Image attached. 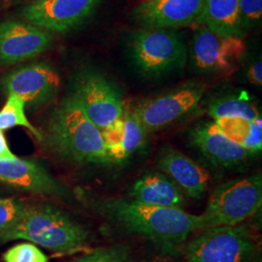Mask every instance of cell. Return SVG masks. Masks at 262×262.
Segmentation results:
<instances>
[{
	"instance_id": "obj_1",
	"label": "cell",
	"mask_w": 262,
	"mask_h": 262,
	"mask_svg": "<svg viewBox=\"0 0 262 262\" xmlns=\"http://www.w3.org/2000/svg\"><path fill=\"white\" fill-rule=\"evenodd\" d=\"M84 201L109 224L127 234L139 236L165 252H174L198 231V215L184 209L150 206L128 198L84 194Z\"/></svg>"
},
{
	"instance_id": "obj_2",
	"label": "cell",
	"mask_w": 262,
	"mask_h": 262,
	"mask_svg": "<svg viewBox=\"0 0 262 262\" xmlns=\"http://www.w3.org/2000/svg\"><path fill=\"white\" fill-rule=\"evenodd\" d=\"M63 161L79 165L109 164L101 130L72 94L58 104L48 122L43 140Z\"/></svg>"
},
{
	"instance_id": "obj_3",
	"label": "cell",
	"mask_w": 262,
	"mask_h": 262,
	"mask_svg": "<svg viewBox=\"0 0 262 262\" xmlns=\"http://www.w3.org/2000/svg\"><path fill=\"white\" fill-rule=\"evenodd\" d=\"M89 239L90 232L84 225L50 204H28L19 221L0 233L1 243L24 240L59 253L79 251Z\"/></svg>"
},
{
	"instance_id": "obj_4",
	"label": "cell",
	"mask_w": 262,
	"mask_h": 262,
	"mask_svg": "<svg viewBox=\"0 0 262 262\" xmlns=\"http://www.w3.org/2000/svg\"><path fill=\"white\" fill-rule=\"evenodd\" d=\"M262 205V175L254 173L219 185L198 215V231L215 226L242 225Z\"/></svg>"
},
{
	"instance_id": "obj_5",
	"label": "cell",
	"mask_w": 262,
	"mask_h": 262,
	"mask_svg": "<svg viewBox=\"0 0 262 262\" xmlns=\"http://www.w3.org/2000/svg\"><path fill=\"white\" fill-rule=\"evenodd\" d=\"M134 67L143 75H167L186 66L187 49L176 31L144 28L134 32L127 45Z\"/></svg>"
},
{
	"instance_id": "obj_6",
	"label": "cell",
	"mask_w": 262,
	"mask_h": 262,
	"mask_svg": "<svg viewBox=\"0 0 262 262\" xmlns=\"http://www.w3.org/2000/svg\"><path fill=\"white\" fill-rule=\"evenodd\" d=\"M257 251L252 230L242 225L199 230L183 248L187 262H252Z\"/></svg>"
},
{
	"instance_id": "obj_7",
	"label": "cell",
	"mask_w": 262,
	"mask_h": 262,
	"mask_svg": "<svg viewBox=\"0 0 262 262\" xmlns=\"http://www.w3.org/2000/svg\"><path fill=\"white\" fill-rule=\"evenodd\" d=\"M89 119L102 131L124 111L122 91L102 71L85 67L73 78L72 93Z\"/></svg>"
},
{
	"instance_id": "obj_8",
	"label": "cell",
	"mask_w": 262,
	"mask_h": 262,
	"mask_svg": "<svg viewBox=\"0 0 262 262\" xmlns=\"http://www.w3.org/2000/svg\"><path fill=\"white\" fill-rule=\"evenodd\" d=\"M205 91L206 86L202 83L187 82L142 101L132 110L149 134L166 128L194 112Z\"/></svg>"
},
{
	"instance_id": "obj_9",
	"label": "cell",
	"mask_w": 262,
	"mask_h": 262,
	"mask_svg": "<svg viewBox=\"0 0 262 262\" xmlns=\"http://www.w3.org/2000/svg\"><path fill=\"white\" fill-rule=\"evenodd\" d=\"M101 0H32L21 16L49 32L64 33L79 27L94 13Z\"/></svg>"
},
{
	"instance_id": "obj_10",
	"label": "cell",
	"mask_w": 262,
	"mask_h": 262,
	"mask_svg": "<svg viewBox=\"0 0 262 262\" xmlns=\"http://www.w3.org/2000/svg\"><path fill=\"white\" fill-rule=\"evenodd\" d=\"M60 78L56 69L45 62L23 66L4 76L0 86L7 94H17L28 108L51 102L59 91Z\"/></svg>"
},
{
	"instance_id": "obj_11",
	"label": "cell",
	"mask_w": 262,
	"mask_h": 262,
	"mask_svg": "<svg viewBox=\"0 0 262 262\" xmlns=\"http://www.w3.org/2000/svg\"><path fill=\"white\" fill-rule=\"evenodd\" d=\"M246 51L242 37L223 36L205 26L198 28L192 38L191 59L202 73L227 72Z\"/></svg>"
},
{
	"instance_id": "obj_12",
	"label": "cell",
	"mask_w": 262,
	"mask_h": 262,
	"mask_svg": "<svg viewBox=\"0 0 262 262\" xmlns=\"http://www.w3.org/2000/svg\"><path fill=\"white\" fill-rule=\"evenodd\" d=\"M188 140L205 161L216 169L242 168L253 157L243 147L229 140L214 121L198 122L189 131Z\"/></svg>"
},
{
	"instance_id": "obj_13",
	"label": "cell",
	"mask_w": 262,
	"mask_h": 262,
	"mask_svg": "<svg viewBox=\"0 0 262 262\" xmlns=\"http://www.w3.org/2000/svg\"><path fill=\"white\" fill-rule=\"evenodd\" d=\"M204 0H141L132 11L144 28H172L201 24Z\"/></svg>"
},
{
	"instance_id": "obj_14",
	"label": "cell",
	"mask_w": 262,
	"mask_h": 262,
	"mask_svg": "<svg viewBox=\"0 0 262 262\" xmlns=\"http://www.w3.org/2000/svg\"><path fill=\"white\" fill-rule=\"evenodd\" d=\"M53 35L29 23L0 24V64L12 66L39 56L51 46Z\"/></svg>"
},
{
	"instance_id": "obj_15",
	"label": "cell",
	"mask_w": 262,
	"mask_h": 262,
	"mask_svg": "<svg viewBox=\"0 0 262 262\" xmlns=\"http://www.w3.org/2000/svg\"><path fill=\"white\" fill-rule=\"evenodd\" d=\"M0 183L23 191L66 196V188L34 159H0Z\"/></svg>"
},
{
	"instance_id": "obj_16",
	"label": "cell",
	"mask_w": 262,
	"mask_h": 262,
	"mask_svg": "<svg viewBox=\"0 0 262 262\" xmlns=\"http://www.w3.org/2000/svg\"><path fill=\"white\" fill-rule=\"evenodd\" d=\"M157 164L159 171L168 176L187 197L201 199L205 195L211 176L194 159L173 147H164L158 155Z\"/></svg>"
},
{
	"instance_id": "obj_17",
	"label": "cell",
	"mask_w": 262,
	"mask_h": 262,
	"mask_svg": "<svg viewBox=\"0 0 262 262\" xmlns=\"http://www.w3.org/2000/svg\"><path fill=\"white\" fill-rule=\"evenodd\" d=\"M101 132L109 164L125 163L143 147L147 136L129 107H124L122 117Z\"/></svg>"
},
{
	"instance_id": "obj_18",
	"label": "cell",
	"mask_w": 262,
	"mask_h": 262,
	"mask_svg": "<svg viewBox=\"0 0 262 262\" xmlns=\"http://www.w3.org/2000/svg\"><path fill=\"white\" fill-rule=\"evenodd\" d=\"M128 199L150 206L183 209L187 196L180 187L162 172H148L131 186Z\"/></svg>"
},
{
	"instance_id": "obj_19",
	"label": "cell",
	"mask_w": 262,
	"mask_h": 262,
	"mask_svg": "<svg viewBox=\"0 0 262 262\" xmlns=\"http://www.w3.org/2000/svg\"><path fill=\"white\" fill-rule=\"evenodd\" d=\"M201 24L220 35L243 38L239 0H204Z\"/></svg>"
},
{
	"instance_id": "obj_20",
	"label": "cell",
	"mask_w": 262,
	"mask_h": 262,
	"mask_svg": "<svg viewBox=\"0 0 262 262\" xmlns=\"http://www.w3.org/2000/svg\"><path fill=\"white\" fill-rule=\"evenodd\" d=\"M225 136L243 147L252 156L262 150V119L248 120L244 118H221L214 121Z\"/></svg>"
},
{
	"instance_id": "obj_21",
	"label": "cell",
	"mask_w": 262,
	"mask_h": 262,
	"mask_svg": "<svg viewBox=\"0 0 262 262\" xmlns=\"http://www.w3.org/2000/svg\"><path fill=\"white\" fill-rule=\"evenodd\" d=\"M208 115L215 121L221 118L261 119L257 106L246 94H224L213 98L207 106Z\"/></svg>"
},
{
	"instance_id": "obj_22",
	"label": "cell",
	"mask_w": 262,
	"mask_h": 262,
	"mask_svg": "<svg viewBox=\"0 0 262 262\" xmlns=\"http://www.w3.org/2000/svg\"><path fill=\"white\" fill-rule=\"evenodd\" d=\"M26 102L17 94H8V98L0 110V130L15 126H23L30 131L38 140H43V134L28 121L26 115Z\"/></svg>"
},
{
	"instance_id": "obj_23",
	"label": "cell",
	"mask_w": 262,
	"mask_h": 262,
	"mask_svg": "<svg viewBox=\"0 0 262 262\" xmlns=\"http://www.w3.org/2000/svg\"><path fill=\"white\" fill-rule=\"evenodd\" d=\"M131 249L125 244L99 247L70 262H131Z\"/></svg>"
},
{
	"instance_id": "obj_24",
	"label": "cell",
	"mask_w": 262,
	"mask_h": 262,
	"mask_svg": "<svg viewBox=\"0 0 262 262\" xmlns=\"http://www.w3.org/2000/svg\"><path fill=\"white\" fill-rule=\"evenodd\" d=\"M5 262H48V256L32 243L17 244L3 254Z\"/></svg>"
},
{
	"instance_id": "obj_25",
	"label": "cell",
	"mask_w": 262,
	"mask_h": 262,
	"mask_svg": "<svg viewBox=\"0 0 262 262\" xmlns=\"http://www.w3.org/2000/svg\"><path fill=\"white\" fill-rule=\"evenodd\" d=\"M28 204L18 198H0V233L15 225Z\"/></svg>"
},
{
	"instance_id": "obj_26",
	"label": "cell",
	"mask_w": 262,
	"mask_h": 262,
	"mask_svg": "<svg viewBox=\"0 0 262 262\" xmlns=\"http://www.w3.org/2000/svg\"><path fill=\"white\" fill-rule=\"evenodd\" d=\"M262 0H239V19L242 32L260 25Z\"/></svg>"
},
{
	"instance_id": "obj_27",
	"label": "cell",
	"mask_w": 262,
	"mask_h": 262,
	"mask_svg": "<svg viewBox=\"0 0 262 262\" xmlns=\"http://www.w3.org/2000/svg\"><path fill=\"white\" fill-rule=\"evenodd\" d=\"M247 79L250 84L260 86L262 84V62L258 59L248 68Z\"/></svg>"
},
{
	"instance_id": "obj_28",
	"label": "cell",
	"mask_w": 262,
	"mask_h": 262,
	"mask_svg": "<svg viewBox=\"0 0 262 262\" xmlns=\"http://www.w3.org/2000/svg\"><path fill=\"white\" fill-rule=\"evenodd\" d=\"M17 158L18 157L10 150L3 131L0 130V159H15Z\"/></svg>"
},
{
	"instance_id": "obj_29",
	"label": "cell",
	"mask_w": 262,
	"mask_h": 262,
	"mask_svg": "<svg viewBox=\"0 0 262 262\" xmlns=\"http://www.w3.org/2000/svg\"><path fill=\"white\" fill-rule=\"evenodd\" d=\"M252 262H262L261 250L260 249L256 252L255 255L253 256Z\"/></svg>"
}]
</instances>
